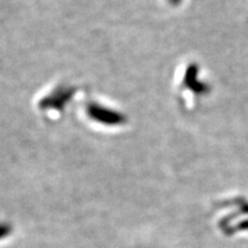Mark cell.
I'll list each match as a JSON object with an SVG mask.
<instances>
[{
  "instance_id": "6da1fadb",
  "label": "cell",
  "mask_w": 248,
  "mask_h": 248,
  "mask_svg": "<svg viewBox=\"0 0 248 248\" xmlns=\"http://www.w3.org/2000/svg\"><path fill=\"white\" fill-rule=\"evenodd\" d=\"M170 1L173 2V4H177V2L179 1V0H170Z\"/></svg>"
}]
</instances>
